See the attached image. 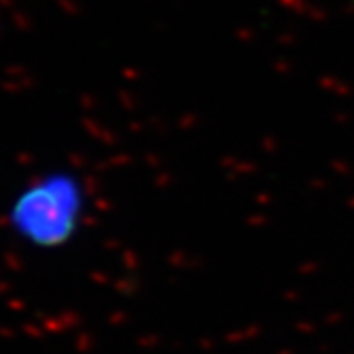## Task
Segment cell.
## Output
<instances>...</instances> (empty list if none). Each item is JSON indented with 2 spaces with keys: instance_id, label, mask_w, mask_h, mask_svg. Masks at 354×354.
I'll list each match as a JSON object with an SVG mask.
<instances>
[{
  "instance_id": "6da1fadb",
  "label": "cell",
  "mask_w": 354,
  "mask_h": 354,
  "mask_svg": "<svg viewBox=\"0 0 354 354\" xmlns=\"http://www.w3.org/2000/svg\"><path fill=\"white\" fill-rule=\"evenodd\" d=\"M19 218L37 239L60 241L71 226L73 212L62 192L52 190V186H43L24 196L19 203Z\"/></svg>"
}]
</instances>
